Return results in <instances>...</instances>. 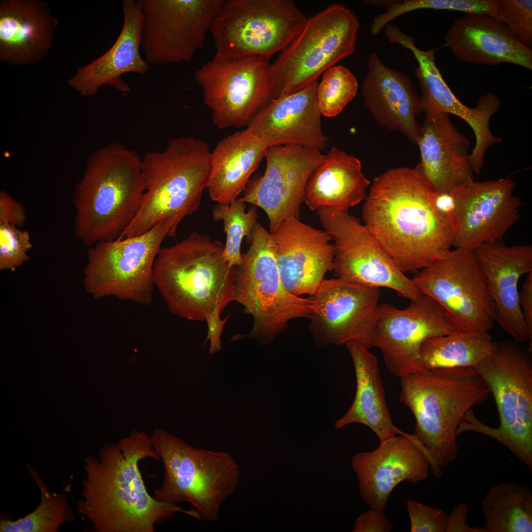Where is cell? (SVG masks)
Here are the masks:
<instances>
[{"instance_id": "1", "label": "cell", "mask_w": 532, "mask_h": 532, "mask_svg": "<svg viewBox=\"0 0 532 532\" xmlns=\"http://www.w3.org/2000/svg\"><path fill=\"white\" fill-rule=\"evenodd\" d=\"M437 194L414 168H390L376 177L362 208L365 225L403 272L417 273L454 246Z\"/></svg>"}, {"instance_id": "32", "label": "cell", "mask_w": 532, "mask_h": 532, "mask_svg": "<svg viewBox=\"0 0 532 532\" xmlns=\"http://www.w3.org/2000/svg\"><path fill=\"white\" fill-rule=\"evenodd\" d=\"M266 150L247 127L220 140L212 152V169L206 188L210 199L224 204L237 199Z\"/></svg>"}, {"instance_id": "44", "label": "cell", "mask_w": 532, "mask_h": 532, "mask_svg": "<svg viewBox=\"0 0 532 532\" xmlns=\"http://www.w3.org/2000/svg\"><path fill=\"white\" fill-rule=\"evenodd\" d=\"M27 219L24 207L6 191L0 192V223L23 226Z\"/></svg>"}, {"instance_id": "10", "label": "cell", "mask_w": 532, "mask_h": 532, "mask_svg": "<svg viewBox=\"0 0 532 532\" xmlns=\"http://www.w3.org/2000/svg\"><path fill=\"white\" fill-rule=\"evenodd\" d=\"M360 23L347 7L332 4L307 18L271 64L276 98L298 92L355 50Z\"/></svg>"}, {"instance_id": "31", "label": "cell", "mask_w": 532, "mask_h": 532, "mask_svg": "<svg viewBox=\"0 0 532 532\" xmlns=\"http://www.w3.org/2000/svg\"><path fill=\"white\" fill-rule=\"evenodd\" d=\"M345 344L353 362L357 389L352 405L335 422V428L339 429L354 423L362 424L376 434L380 443L396 434L408 435L397 428L392 421L376 356L358 341L351 340Z\"/></svg>"}, {"instance_id": "29", "label": "cell", "mask_w": 532, "mask_h": 532, "mask_svg": "<svg viewBox=\"0 0 532 532\" xmlns=\"http://www.w3.org/2000/svg\"><path fill=\"white\" fill-rule=\"evenodd\" d=\"M122 3L123 27L114 44L101 56L78 68L68 81L82 96H93L105 84L122 93L129 92L131 88L122 75L144 74L149 68L139 52L142 19L139 1L123 0Z\"/></svg>"}, {"instance_id": "41", "label": "cell", "mask_w": 532, "mask_h": 532, "mask_svg": "<svg viewBox=\"0 0 532 532\" xmlns=\"http://www.w3.org/2000/svg\"><path fill=\"white\" fill-rule=\"evenodd\" d=\"M496 18L524 45H532V0H497Z\"/></svg>"}, {"instance_id": "8", "label": "cell", "mask_w": 532, "mask_h": 532, "mask_svg": "<svg viewBox=\"0 0 532 532\" xmlns=\"http://www.w3.org/2000/svg\"><path fill=\"white\" fill-rule=\"evenodd\" d=\"M151 437L165 468L163 484L154 498L187 501L204 519L217 520L221 505L239 483L235 460L227 452L195 448L161 429H155Z\"/></svg>"}, {"instance_id": "11", "label": "cell", "mask_w": 532, "mask_h": 532, "mask_svg": "<svg viewBox=\"0 0 532 532\" xmlns=\"http://www.w3.org/2000/svg\"><path fill=\"white\" fill-rule=\"evenodd\" d=\"M307 19L292 0H225L209 31L221 57L269 59L290 44Z\"/></svg>"}, {"instance_id": "46", "label": "cell", "mask_w": 532, "mask_h": 532, "mask_svg": "<svg viewBox=\"0 0 532 532\" xmlns=\"http://www.w3.org/2000/svg\"><path fill=\"white\" fill-rule=\"evenodd\" d=\"M229 316L224 319H221L220 315H214L206 321L207 326V334L204 341L205 344L210 341L209 354L213 355L221 350L222 347L221 336L223 327L228 320Z\"/></svg>"}, {"instance_id": "30", "label": "cell", "mask_w": 532, "mask_h": 532, "mask_svg": "<svg viewBox=\"0 0 532 532\" xmlns=\"http://www.w3.org/2000/svg\"><path fill=\"white\" fill-rule=\"evenodd\" d=\"M58 20L40 0L0 2V60L35 64L49 53Z\"/></svg>"}, {"instance_id": "15", "label": "cell", "mask_w": 532, "mask_h": 532, "mask_svg": "<svg viewBox=\"0 0 532 532\" xmlns=\"http://www.w3.org/2000/svg\"><path fill=\"white\" fill-rule=\"evenodd\" d=\"M412 279L446 310L459 332L492 329L494 306L473 250L456 247Z\"/></svg>"}, {"instance_id": "2", "label": "cell", "mask_w": 532, "mask_h": 532, "mask_svg": "<svg viewBox=\"0 0 532 532\" xmlns=\"http://www.w3.org/2000/svg\"><path fill=\"white\" fill-rule=\"evenodd\" d=\"M159 460L151 437L137 430L100 448L97 455L83 459L79 512L91 524L92 532H154L176 512L201 520L196 511L156 500L148 492L138 463Z\"/></svg>"}, {"instance_id": "3", "label": "cell", "mask_w": 532, "mask_h": 532, "mask_svg": "<svg viewBox=\"0 0 532 532\" xmlns=\"http://www.w3.org/2000/svg\"><path fill=\"white\" fill-rule=\"evenodd\" d=\"M144 192L135 151L117 142L96 149L73 193L75 236L88 246L118 239L138 213Z\"/></svg>"}, {"instance_id": "27", "label": "cell", "mask_w": 532, "mask_h": 532, "mask_svg": "<svg viewBox=\"0 0 532 532\" xmlns=\"http://www.w3.org/2000/svg\"><path fill=\"white\" fill-rule=\"evenodd\" d=\"M318 85L316 81L298 92L276 98L247 127L267 149L296 144L323 149L329 139L322 130Z\"/></svg>"}, {"instance_id": "39", "label": "cell", "mask_w": 532, "mask_h": 532, "mask_svg": "<svg viewBox=\"0 0 532 532\" xmlns=\"http://www.w3.org/2000/svg\"><path fill=\"white\" fill-rule=\"evenodd\" d=\"M355 76L346 67L335 65L326 70L317 89V100L322 115H338L355 98L358 89Z\"/></svg>"}, {"instance_id": "17", "label": "cell", "mask_w": 532, "mask_h": 532, "mask_svg": "<svg viewBox=\"0 0 532 532\" xmlns=\"http://www.w3.org/2000/svg\"><path fill=\"white\" fill-rule=\"evenodd\" d=\"M459 332L446 310L422 294L403 309L379 304L371 346L379 348L389 371L399 378L426 369L421 348L427 339Z\"/></svg>"}, {"instance_id": "4", "label": "cell", "mask_w": 532, "mask_h": 532, "mask_svg": "<svg viewBox=\"0 0 532 532\" xmlns=\"http://www.w3.org/2000/svg\"><path fill=\"white\" fill-rule=\"evenodd\" d=\"M399 401L416 421L414 435L429 454L434 476L458 454L459 425L466 412L486 400L490 390L472 367L425 369L401 377Z\"/></svg>"}, {"instance_id": "45", "label": "cell", "mask_w": 532, "mask_h": 532, "mask_svg": "<svg viewBox=\"0 0 532 532\" xmlns=\"http://www.w3.org/2000/svg\"><path fill=\"white\" fill-rule=\"evenodd\" d=\"M468 506L459 503L447 515L445 532H483L482 528L471 527L467 523Z\"/></svg>"}, {"instance_id": "14", "label": "cell", "mask_w": 532, "mask_h": 532, "mask_svg": "<svg viewBox=\"0 0 532 532\" xmlns=\"http://www.w3.org/2000/svg\"><path fill=\"white\" fill-rule=\"evenodd\" d=\"M324 231L333 242L332 270L336 278L362 285L393 289L410 300L422 293L406 276L359 219L348 211L318 210Z\"/></svg>"}, {"instance_id": "20", "label": "cell", "mask_w": 532, "mask_h": 532, "mask_svg": "<svg viewBox=\"0 0 532 532\" xmlns=\"http://www.w3.org/2000/svg\"><path fill=\"white\" fill-rule=\"evenodd\" d=\"M380 296L377 287L338 278L325 279L311 297L314 336L323 344L342 345L356 340L371 348Z\"/></svg>"}, {"instance_id": "22", "label": "cell", "mask_w": 532, "mask_h": 532, "mask_svg": "<svg viewBox=\"0 0 532 532\" xmlns=\"http://www.w3.org/2000/svg\"><path fill=\"white\" fill-rule=\"evenodd\" d=\"M351 461L362 499L381 509L399 484L425 479L430 467L428 451L414 434L396 436L374 450L356 453Z\"/></svg>"}, {"instance_id": "6", "label": "cell", "mask_w": 532, "mask_h": 532, "mask_svg": "<svg viewBox=\"0 0 532 532\" xmlns=\"http://www.w3.org/2000/svg\"><path fill=\"white\" fill-rule=\"evenodd\" d=\"M212 169V152L205 141L192 136L169 139L163 151L142 158L145 192L141 207L117 239L143 234L165 221L169 237L180 223L200 207Z\"/></svg>"}, {"instance_id": "43", "label": "cell", "mask_w": 532, "mask_h": 532, "mask_svg": "<svg viewBox=\"0 0 532 532\" xmlns=\"http://www.w3.org/2000/svg\"><path fill=\"white\" fill-rule=\"evenodd\" d=\"M392 526L383 509L371 507L356 519L353 532H389Z\"/></svg>"}, {"instance_id": "48", "label": "cell", "mask_w": 532, "mask_h": 532, "mask_svg": "<svg viewBox=\"0 0 532 532\" xmlns=\"http://www.w3.org/2000/svg\"><path fill=\"white\" fill-rule=\"evenodd\" d=\"M401 0H363V2L369 6L372 5L378 7H388L398 3Z\"/></svg>"}, {"instance_id": "23", "label": "cell", "mask_w": 532, "mask_h": 532, "mask_svg": "<svg viewBox=\"0 0 532 532\" xmlns=\"http://www.w3.org/2000/svg\"><path fill=\"white\" fill-rule=\"evenodd\" d=\"M473 250L494 304L495 322L516 341H532L519 304L518 284L522 276L532 272V245L508 246L502 239Z\"/></svg>"}, {"instance_id": "12", "label": "cell", "mask_w": 532, "mask_h": 532, "mask_svg": "<svg viewBox=\"0 0 532 532\" xmlns=\"http://www.w3.org/2000/svg\"><path fill=\"white\" fill-rule=\"evenodd\" d=\"M170 229L167 222L162 221L139 235L91 246L84 270L87 292L97 299L112 296L150 305L155 287L154 262Z\"/></svg>"}, {"instance_id": "47", "label": "cell", "mask_w": 532, "mask_h": 532, "mask_svg": "<svg viewBox=\"0 0 532 532\" xmlns=\"http://www.w3.org/2000/svg\"><path fill=\"white\" fill-rule=\"evenodd\" d=\"M519 304L524 321L532 334V272L528 274L519 294Z\"/></svg>"}, {"instance_id": "28", "label": "cell", "mask_w": 532, "mask_h": 532, "mask_svg": "<svg viewBox=\"0 0 532 532\" xmlns=\"http://www.w3.org/2000/svg\"><path fill=\"white\" fill-rule=\"evenodd\" d=\"M444 37V46L463 62L487 66L505 63L532 70V48L490 14L466 13L455 21Z\"/></svg>"}, {"instance_id": "9", "label": "cell", "mask_w": 532, "mask_h": 532, "mask_svg": "<svg viewBox=\"0 0 532 532\" xmlns=\"http://www.w3.org/2000/svg\"><path fill=\"white\" fill-rule=\"evenodd\" d=\"M248 250L242 254L235 267L234 301L252 315L253 328L245 335L236 334L230 341L248 337L263 344L270 343L292 319L310 317L314 311L311 297L291 294L283 285L271 244L270 233L258 222L252 232Z\"/></svg>"}, {"instance_id": "42", "label": "cell", "mask_w": 532, "mask_h": 532, "mask_svg": "<svg viewBox=\"0 0 532 532\" xmlns=\"http://www.w3.org/2000/svg\"><path fill=\"white\" fill-rule=\"evenodd\" d=\"M411 532H445L447 514L439 508L407 501Z\"/></svg>"}, {"instance_id": "24", "label": "cell", "mask_w": 532, "mask_h": 532, "mask_svg": "<svg viewBox=\"0 0 532 532\" xmlns=\"http://www.w3.org/2000/svg\"><path fill=\"white\" fill-rule=\"evenodd\" d=\"M387 39L391 43L409 49L418 62L415 74L421 93V103L425 117L442 113L452 114L470 126L475 134L476 145L484 146L494 140L490 121L501 106L496 95L486 93L479 98L475 107L467 106L457 98L442 78L435 64L436 49L423 51L418 48L413 37L402 33L397 27L390 30Z\"/></svg>"}, {"instance_id": "36", "label": "cell", "mask_w": 532, "mask_h": 532, "mask_svg": "<svg viewBox=\"0 0 532 532\" xmlns=\"http://www.w3.org/2000/svg\"><path fill=\"white\" fill-rule=\"evenodd\" d=\"M27 467L40 491L39 504L32 512L16 521L12 520L10 514L2 512L0 532H58L62 525L75 519L73 508L66 495L50 491L36 469L29 465Z\"/></svg>"}, {"instance_id": "19", "label": "cell", "mask_w": 532, "mask_h": 532, "mask_svg": "<svg viewBox=\"0 0 532 532\" xmlns=\"http://www.w3.org/2000/svg\"><path fill=\"white\" fill-rule=\"evenodd\" d=\"M515 186L508 178L474 180L449 193L453 205L448 219L454 246L473 250L502 240L521 218L522 201L513 195Z\"/></svg>"}, {"instance_id": "26", "label": "cell", "mask_w": 532, "mask_h": 532, "mask_svg": "<svg viewBox=\"0 0 532 532\" xmlns=\"http://www.w3.org/2000/svg\"><path fill=\"white\" fill-rule=\"evenodd\" d=\"M449 115L426 117L417 143L420 160L414 168L437 194H449L474 181L470 143Z\"/></svg>"}, {"instance_id": "40", "label": "cell", "mask_w": 532, "mask_h": 532, "mask_svg": "<svg viewBox=\"0 0 532 532\" xmlns=\"http://www.w3.org/2000/svg\"><path fill=\"white\" fill-rule=\"evenodd\" d=\"M15 225L0 223V269L15 271L30 260L32 247L29 233Z\"/></svg>"}, {"instance_id": "38", "label": "cell", "mask_w": 532, "mask_h": 532, "mask_svg": "<svg viewBox=\"0 0 532 532\" xmlns=\"http://www.w3.org/2000/svg\"><path fill=\"white\" fill-rule=\"evenodd\" d=\"M421 9L447 10L469 13H486L497 16L496 0H406L391 6L375 17L370 26L371 34L376 35L390 22L406 13Z\"/></svg>"}, {"instance_id": "25", "label": "cell", "mask_w": 532, "mask_h": 532, "mask_svg": "<svg viewBox=\"0 0 532 532\" xmlns=\"http://www.w3.org/2000/svg\"><path fill=\"white\" fill-rule=\"evenodd\" d=\"M367 66L361 88L365 106L379 125L417 145L422 125L416 118L423 111L410 78L386 66L376 53L368 56Z\"/></svg>"}, {"instance_id": "33", "label": "cell", "mask_w": 532, "mask_h": 532, "mask_svg": "<svg viewBox=\"0 0 532 532\" xmlns=\"http://www.w3.org/2000/svg\"><path fill=\"white\" fill-rule=\"evenodd\" d=\"M362 167L358 158L332 147L310 178L304 202L313 211H348L367 196L366 190L370 182Z\"/></svg>"}, {"instance_id": "5", "label": "cell", "mask_w": 532, "mask_h": 532, "mask_svg": "<svg viewBox=\"0 0 532 532\" xmlns=\"http://www.w3.org/2000/svg\"><path fill=\"white\" fill-rule=\"evenodd\" d=\"M224 247L193 232L160 248L154 265V285L171 313L206 322L234 301L235 267L224 260Z\"/></svg>"}, {"instance_id": "13", "label": "cell", "mask_w": 532, "mask_h": 532, "mask_svg": "<svg viewBox=\"0 0 532 532\" xmlns=\"http://www.w3.org/2000/svg\"><path fill=\"white\" fill-rule=\"evenodd\" d=\"M269 59L227 58L216 54L195 74L219 129L248 126L276 98Z\"/></svg>"}, {"instance_id": "7", "label": "cell", "mask_w": 532, "mask_h": 532, "mask_svg": "<svg viewBox=\"0 0 532 532\" xmlns=\"http://www.w3.org/2000/svg\"><path fill=\"white\" fill-rule=\"evenodd\" d=\"M532 350L505 341L491 356L473 367L494 396L500 425L489 427L475 416L471 408L465 414L457 436L473 431L491 436L509 449L532 469Z\"/></svg>"}, {"instance_id": "37", "label": "cell", "mask_w": 532, "mask_h": 532, "mask_svg": "<svg viewBox=\"0 0 532 532\" xmlns=\"http://www.w3.org/2000/svg\"><path fill=\"white\" fill-rule=\"evenodd\" d=\"M215 221H222L226 234L223 258L232 267L242 262L241 245L246 237L250 243L252 230L257 222L258 216L256 208L251 206L246 211V203L236 199L229 204L217 203L212 209Z\"/></svg>"}, {"instance_id": "35", "label": "cell", "mask_w": 532, "mask_h": 532, "mask_svg": "<svg viewBox=\"0 0 532 532\" xmlns=\"http://www.w3.org/2000/svg\"><path fill=\"white\" fill-rule=\"evenodd\" d=\"M486 520L483 532H532V492L527 487L503 482L492 487L481 503Z\"/></svg>"}, {"instance_id": "18", "label": "cell", "mask_w": 532, "mask_h": 532, "mask_svg": "<svg viewBox=\"0 0 532 532\" xmlns=\"http://www.w3.org/2000/svg\"><path fill=\"white\" fill-rule=\"evenodd\" d=\"M325 155L321 150L296 144L267 149L264 173L250 179L238 199L262 208L273 233L286 219L300 218L307 183Z\"/></svg>"}, {"instance_id": "16", "label": "cell", "mask_w": 532, "mask_h": 532, "mask_svg": "<svg viewBox=\"0 0 532 532\" xmlns=\"http://www.w3.org/2000/svg\"><path fill=\"white\" fill-rule=\"evenodd\" d=\"M140 46L149 65L190 61L225 0H139Z\"/></svg>"}, {"instance_id": "21", "label": "cell", "mask_w": 532, "mask_h": 532, "mask_svg": "<svg viewBox=\"0 0 532 532\" xmlns=\"http://www.w3.org/2000/svg\"><path fill=\"white\" fill-rule=\"evenodd\" d=\"M270 240L284 287L297 297L313 296L333 269L334 249L329 234L290 217L270 233Z\"/></svg>"}, {"instance_id": "34", "label": "cell", "mask_w": 532, "mask_h": 532, "mask_svg": "<svg viewBox=\"0 0 532 532\" xmlns=\"http://www.w3.org/2000/svg\"><path fill=\"white\" fill-rule=\"evenodd\" d=\"M497 346L489 331L458 332L426 340L420 358L426 369L473 367L493 354Z\"/></svg>"}]
</instances>
